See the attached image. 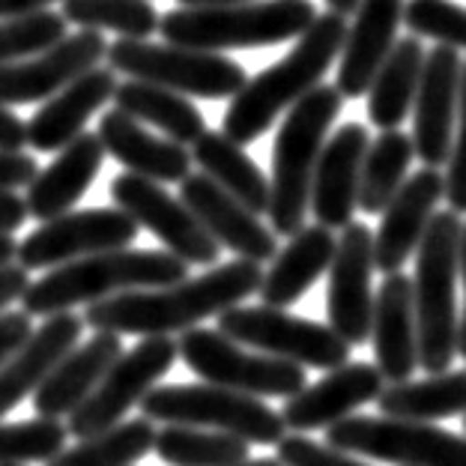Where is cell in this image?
Masks as SVG:
<instances>
[{"label": "cell", "mask_w": 466, "mask_h": 466, "mask_svg": "<svg viewBox=\"0 0 466 466\" xmlns=\"http://www.w3.org/2000/svg\"><path fill=\"white\" fill-rule=\"evenodd\" d=\"M263 279L260 263L230 260L216 263L213 269L183 279L167 288L129 290L87 305L84 326L114 335H171L195 329L198 323L218 317L221 311L242 305L258 293Z\"/></svg>", "instance_id": "1"}, {"label": "cell", "mask_w": 466, "mask_h": 466, "mask_svg": "<svg viewBox=\"0 0 466 466\" xmlns=\"http://www.w3.org/2000/svg\"><path fill=\"white\" fill-rule=\"evenodd\" d=\"M347 39V18L335 13H323L311 21V27L296 39L290 55L272 63L258 76H251L237 96L230 99L225 116H221V132L239 147L269 129L279 116L293 108L305 93L320 87L323 76L338 60Z\"/></svg>", "instance_id": "2"}, {"label": "cell", "mask_w": 466, "mask_h": 466, "mask_svg": "<svg viewBox=\"0 0 466 466\" xmlns=\"http://www.w3.org/2000/svg\"><path fill=\"white\" fill-rule=\"evenodd\" d=\"M183 279H188V263L174 258L171 251L114 248L63 263L30 281L21 305L27 317H51L57 311H72L76 305H93L129 290L167 288Z\"/></svg>", "instance_id": "3"}, {"label": "cell", "mask_w": 466, "mask_h": 466, "mask_svg": "<svg viewBox=\"0 0 466 466\" xmlns=\"http://www.w3.org/2000/svg\"><path fill=\"white\" fill-rule=\"evenodd\" d=\"M344 96L329 84H320L288 108L279 137L272 147L269 209L275 237H293L305 228L311 198V177L317 158L329 137L335 116L341 114Z\"/></svg>", "instance_id": "4"}, {"label": "cell", "mask_w": 466, "mask_h": 466, "mask_svg": "<svg viewBox=\"0 0 466 466\" xmlns=\"http://www.w3.org/2000/svg\"><path fill=\"white\" fill-rule=\"evenodd\" d=\"M317 18L311 0H248L213 9H171L158 15V34L167 46L225 55L233 48H269L299 39Z\"/></svg>", "instance_id": "5"}, {"label": "cell", "mask_w": 466, "mask_h": 466, "mask_svg": "<svg viewBox=\"0 0 466 466\" xmlns=\"http://www.w3.org/2000/svg\"><path fill=\"white\" fill-rule=\"evenodd\" d=\"M463 221L458 213H433L416 248L412 309L419 332V368L428 374H446L458 353V254Z\"/></svg>", "instance_id": "6"}, {"label": "cell", "mask_w": 466, "mask_h": 466, "mask_svg": "<svg viewBox=\"0 0 466 466\" xmlns=\"http://www.w3.org/2000/svg\"><path fill=\"white\" fill-rule=\"evenodd\" d=\"M141 416L153 425H186L230 433L248 446H275L288 428L281 412H275L260 398L230 391L213 383L192 386H153L141 398Z\"/></svg>", "instance_id": "7"}, {"label": "cell", "mask_w": 466, "mask_h": 466, "mask_svg": "<svg viewBox=\"0 0 466 466\" xmlns=\"http://www.w3.org/2000/svg\"><path fill=\"white\" fill-rule=\"evenodd\" d=\"M108 69L126 72L135 81L156 84L179 96L233 99L248 81V72L216 51H198L183 46H156L147 39H116L105 51Z\"/></svg>", "instance_id": "8"}, {"label": "cell", "mask_w": 466, "mask_h": 466, "mask_svg": "<svg viewBox=\"0 0 466 466\" xmlns=\"http://www.w3.org/2000/svg\"><path fill=\"white\" fill-rule=\"evenodd\" d=\"M218 332L230 341L299 368L335 370L350 362V347L329 323L288 314L269 305H233L218 314Z\"/></svg>", "instance_id": "9"}, {"label": "cell", "mask_w": 466, "mask_h": 466, "mask_svg": "<svg viewBox=\"0 0 466 466\" xmlns=\"http://www.w3.org/2000/svg\"><path fill=\"white\" fill-rule=\"evenodd\" d=\"M179 359L200 377V383H213L230 391H242L251 398H293L302 391L309 377L305 368L284 362L267 353H254L242 344L230 341L218 329H195L179 332Z\"/></svg>", "instance_id": "10"}, {"label": "cell", "mask_w": 466, "mask_h": 466, "mask_svg": "<svg viewBox=\"0 0 466 466\" xmlns=\"http://www.w3.org/2000/svg\"><path fill=\"white\" fill-rule=\"evenodd\" d=\"M326 442L368 461L395 466H466V440L431 421L347 416L326 428Z\"/></svg>", "instance_id": "11"}, {"label": "cell", "mask_w": 466, "mask_h": 466, "mask_svg": "<svg viewBox=\"0 0 466 466\" xmlns=\"http://www.w3.org/2000/svg\"><path fill=\"white\" fill-rule=\"evenodd\" d=\"M179 356L171 335H144L132 350H123L116 362L105 370L99 386L81 400L76 412H69L66 431L72 437H90L126 419V412L141 404Z\"/></svg>", "instance_id": "12"}, {"label": "cell", "mask_w": 466, "mask_h": 466, "mask_svg": "<svg viewBox=\"0 0 466 466\" xmlns=\"http://www.w3.org/2000/svg\"><path fill=\"white\" fill-rule=\"evenodd\" d=\"M135 221L116 207H90L48 218L18 242L15 260L27 272L51 269L63 263L90 258L99 251L129 248L137 239Z\"/></svg>", "instance_id": "13"}, {"label": "cell", "mask_w": 466, "mask_h": 466, "mask_svg": "<svg viewBox=\"0 0 466 466\" xmlns=\"http://www.w3.org/2000/svg\"><path fill=\"white\" fill-rule=\"evenodd\" d=\"M111 200L137 228L150 230L174 258L188 263V267L192 263H198V267H216L218 263V242L200 228L192 209L167 192L162 183H153V179L135 174H120L111 183Z\"/></svg>", "instance_id": "14"}, {"label": "cell", "mask_w": 466, "mask_h": 466, "mask_svg": "<svg viewBox=\"0 0 466 466\" xmlns=\"http://www.w3.org/2000/svg\"><path fill=\"white\" fill-rule=\"evenodd\" d=\"M108 42L96 30H78L36 55L0 63V105H34L51 99L87 69L99 66Z\"/></svg>", "instance_id": "15"}, {"label": "cell", "mask_w": 466, "mask_h": 466, "mask_svg": "<svg viewBox=\"0 0 466 466\" xmlns=\"http://www.w3.org/2000/svg\"><path fill=\"white\" fill-rule=\"evenodd\" d=\"M329 296H326V314L335 335H341L350 347L368 344L370 314H374V233L368 225L350 221L335 239V254L329 263Z\"/></svg>", "instance_id": "16"}, {"label": "cell", "mask_w": 466, "mask_h": 466, "mask_svg": "<svg viewBox=\"0 0 466 466\" xmlns=\"http://www.w3.org/2000/svg\"><path fill=\"white\" fill-rule=\"evenodd\" d=\"M461 57L449 46H437L425 55L416 99H412V153L425 167L446 165L458 116V90H461Z\"/></svg>", "instance_id": "17"}, {"label": "cell", "mask_w": 466, "mask_h": 466, "mask_svg": "<svg viewBox=\"0 0 466 466\" xmlns=\"http://www.w3.org/2000/svg\"><path fill=\"white\" fill-rule=\"evenodd\" d=\"M179 200L192 209L200 228L218 242V248H228L251 263L272 260L279 251V237L272 233V228L263 225L258 216L248 213L239 200H233L209 177L188 174L179 183Z\"/></svg>", "instance_id": "18"}, {"label": "cell", "mask_w": 466, "mask_h": 466, "mask_svg": "<svg viewBox=\"0 0 466 466\" xmlns=\"http://www.w3.org/2000/svg\"><path fill=\"white\" fill-rule=\"evenodd\" d=\"M368 129L362 123H344L332 137H326L320 158L311 177L309 209L317 225L329 230H344L356 216L359 177L368 153Z\"/></svg>", "instance_id": "19"}, {"label": "cell", "mask_w": 466, "mask_h": 466, "mask_svg": "<svg viewBox=\"0 0 466 466\" xmlns=\"http://www.w3.org/2000/svg\"><path fill=\"white\" fill-rule=\"evenodd\" d=\"M442 188L446 183H442L440 167H421L400 183L395 198L380 213L383 221L374 233V269L383 275L400 272L425 237L437 204L442 200Z\"/></svg>", "instance_id": "20"}, {"label": "cell", "mask_w": 466, "mask_h": 466, "mask_svg": "<svg viewBox=\"0 0 466 466\" xmlns=\"http://www.w3.org/2000/svg\"><path fill=\"white\" fill-rule=\"evenodd\" d=\"M383 383L386 380L377 370V365L347 362L329 370L320 383L305 386L293 398L284 400V428H293L296 433L332 428L341 419L353 416L359 407L377 400L380 391H383Z\"/></svg>", "instance_id": "21"}, {"label": "cell", "mask_w": 466, "mask_h": 466, "mask_svg": "<svg viewBox=\"0 0 466 466\" xmlns=\"http://www.w3.org/2000/svg\"><path fill=\"white\" fill-rule=\"evenodd\" d=\"M81 332L84 317L72 311H57L27 335V341L0 368V419L46 383V377L55 370V365L81 341Z\"/></svg>", "instance_id": "22"}, {"label": "cell", "mask_w": 466, "mask_h": 466, "mask_svg": "<svg viewBox=\"0 0 466 466\" xmlns=\"http://www.w3.org/2000/svg\"><path fill=\"white\" fill-rule=\"evenodd\" d=\"M116 90V72L93 66L84 76H78L63 90H57L42 108L25 123L27 144L36 153H57L69 141L84 132V126L105 102L114 99Z\"/></svg>", "instance_id": "23"}, {"label": "cell", "mask_w": 466, "mask_h": 466, "mask_svg": "<svg viewBox=\"0 0 466 466\" xmlns=\"http://www.w3.org/2000/svg\"><path fill=\"white\" fill-rule=\"evenodd\" d=\"M407 0H359L353 25H347L335 90L344 99L365 96L380 63L395 46L398 27L404 21Z\"/></svg>", "instance_id": "24"}, {"label": "cell", "mask_w": 466, "mask_h": 466, "mask_svg": "<svg viewBox=\"0 0 466 466\" xmlns=\"http://www.w3.org/2000/svg\"><path fill=\"white\" fill-rule=\"evenodd\" d=\"M370 341H374L377 370L391 383H407L419 368V332L412 309V281L391 272L380 284L370 314Z\"/></svg>", "instance_id": "25"}, {"label": "cell", "mask_w": 466, "mask_h": 466, "mask_svg": "<svg viewBox=\"0 0 466 466\" xmlns=\"http://www.w3.org/2000/svg\"><path fill=\"white\" fill-rule=\"evenodd\" d=\"M96 137L102 141L105 153L126 167V174L167 186L183 183L192 171V153L183 144L153 135L144 123H137L135 116L123 114L120 108L105 111Z\"/></svg>", "instance_id": "26"}, {"label": "cell", "mask_w": 466, "mask_h": 466, "mask_svg": "<svg viewBox=\"0 0 466 466\" xmlns=\"http://www.w3.org/2000/svg\"><path fill=\"white\" fill-rule=\"evenodd\" d=\"M105 165V147L93 132H81L76 141H69L57 150L55 162L46 165L27 186V216L36 221L57 218L69 213L78 200L90 192L93 179L99 177Z\"/></svg>", "instance_id": "27"}, {"label": "cell", "mask_w": 466, "mask_h": 466, "mask_svg": "<svg viewBox=\"0 0 466 466\" xmlns=\"http://www.w3.org/2000/svg\"><path fill=\"white\" fill-rule=\"evenodd\" d=\"M123 353L120 335L114 332H96L90 341H78L66 356L55 365V370L46 377L34 391V410L42 419H66L69 412L81 407V400L99 386L116 356Z\"/></svg>", "instance_id": "28"}, {"label": "cell", "mask_w": 466, "mask_h": 466, "mask_svg": "<svg viewBox=\"0 0 466 466\" xmlns=\"http://www.w3.org/2000/svg\"><path fill=\"white\" fill-rule=\"evenodd\" d=\"M335 237L329 228L314 225L296 230L281 251H275L269 272L260 279V299L269 309H288L314 288V281L329 269Z\"/></svg>", "instance_id": "29"}, {"label": "cell", "mask_w": 466, "mask_h": 466, "mask_svg": "<svg viewBox=\"0 0 466 466\" xmlns=\"http://www.w3.org/2000/svg\"><path fill=\"white\" fill-rule=\"evenodd\" d=\"M192 162L200 174L209 177L218 188L239 200L254 216H267L269 209V179L260 171L258 162L242 150L237 141H230L225 132H204L192 144Z\"/></svg>", "instance_id": "30"}, {"label": "cell", "mask_w": 466, "mask_h": 466, "mask_svg": "<svg viewBox=\"0 0 466 466\" xmlns=\"http://www.w3.org/2000/svg\"><path fill=\"white\" fill-rule=\"evenodd\" d=\"M421 66H425V48H421L419 36L395 39V46H391L386 60L380 63L368 87L370 126L386 132L398 129L407 120L412 111V99H416Z\"/></svg>", "instance_id": "31"}, {"label": "cell", "mask_w": 466, "mask_h": 466, "mask_svg": "<svg viewBox=\"0 0 466 466\" xmlns=\"http://www.w3.org/2000/svg\"><path fill=\"white\" fill-rule=\"evenodd\" d=\"M114 102L123 114L135 116L137 123H147L153 129L165 132L167 141L177 144H195L200 135L207 132V120L192 102L179 96L174 90L156 87V84L135 81L129 78L126 84H116Z\"/></svg>", "instance_id": "32"}, {"label": "cell", "mask_w": 466, "mask_h": 466, "mask_svg": "<svg viewBox=\"0 0 466 466\" xmlns=\"http://www.w3.org/2000/svg\"><path fill=\"white\" fill-rule=\"evenodd\" d=\"M377 407L391 419L433 421L449 416H466V368L433 374L428 380L391 383L380 391Z\"/></svg>", "instance_id": "33"}, {"label": "cell", "mask_w": 466, "mask_h": 466, "mask_svg": "<svg viewBox=\"0 0 466 466\" xmlns=\"http://www.w3.org/2000/svg\"><path fill=\"white\" fill-rule=\"evenodd\" d=\"M156 449V425L150 419H123L76 446H66L48 466H135Z\"/></svg>", "instance_id": "34"}, {"label": "cell", "mask_w": 466, "mask_h": 466, "mask_svg": "<svg viewBox=\"0 0 466 466\" xmlns=\"http://www.w3.org/2000/svg\"><path fill=\"white\" fill-rule=\"evenodd\" d=\"M412 156L416 153H412L410 135H404L400 129L380 132V137L368 144L362 177H359V200H356V207L362 213L368 216L383 213L386 204L400 188V183L407 179Z\"/></svg>", "instance_id": "35"}, {"label": "cell", "mask_w": 466, "mask_h": 466, "mask_svg": "<svg viewBox=\"0 0 466 466\" xmlns=\"http://www.w3.org/2000/svg\"><path fill=\"white\" fill-rule=\"evenodd\" d=\"M248 442L230 433L165 425L156 431V454L167 466H239L248 461Z\"/></svg>", "instance_id": "36"}, {"label": "cell", "mask_w": 466, "mask_h": 466, "mask_svg": "<svg viewBox=\"0 0 466 466\" xmlns=\"http://www.w3.org/2000/svg\"><path fill=\"white\" fill-rule=\"evenodd\" d=\"M63 21L81 30H114L120 39H147L158 30V13L150 0H60Z\"/></svg>", "instance_id": "37"}, {"label": "cell", "mask_w": 466, "mask_h": 466, "mask_svg": "<svg viewBox=\"0 0 466 466\" xmlns=\"http://www.w3.org/2000/svg\"><path fill=\"white\" fill-rule=\"evenodd\" d=\"M69 431L60 419L0 421V466L48 463L66 449Z\"/></svg>", "instance_id": "38"}, {"label": "cell", "mask_w": 466, "mask_h": 466, "mask_svg": "<svg viewBox=\"0 0 466 466\" xmlns=\"http://www.w3.org/2000/svg\"><path fill=\"white\" fill-rule=\"evenodd\" d=\"M400 25H407L412 36H428L440 46L466 51V9L451 0H407Z\"/></svg>", "instance_id": "39"}, {"label": "cell", "mask_w": 466, "mask_h": 466, "mask_svg": "<svg viewBox=\"0 0 466 466\" xmlns=\"http://www.w3.org/2000/svg\"><path fill=\"white\" fill-rule=\"evenodd\" d=\"M63 36H66V21L57 13H48V9L25 18L0 21V63L36 55V51L55 46Z\"/></svg>", "instance_id": "40"}, {"label": "cell", "mask_w": 466, "mask_h": 466, "mask_svg": "<svg viewBox=\"0 0 466 466\" xmlns=\"http://www.w3.org/2000/svg\"><path fill=\"white\" fill-rule=\"evenodd\" d=\"M458 132L451 135V150H449V171L442 177V198L449 200L451 213H466V63L461 66V90H458Z\"/></svg>", "instance_id": "41"}, {"label": "cell", "mask_w": 466, "mask_h": 466, "mask_svg": "<svg viewBox=\"0 0 466 466\" xmlns=\"http://www.w3.org/2000/svg\"><path fill=\"white\" fill-rule=\"evenodd\" d=\"M275 451H279L281 466H368L365 461L353 458L350 451H341L329 446V442H314L302 433H293V437H284L275 442Z\"/></svg>", "instance_id": "42"}, {"label": "cell", "mask_w": 466, "mask_h": 466, "mask_svg": "<svg viewBox=\"0 0 466 466\" xmlns=\"http://www.w3.org/2000/svg\"><path fill=\"white\" fill-rule=\"evenodd\" d=\"M39 174V162L21 150H0V192L27 188Z\"/></svg>", "instance_id": "43"}, {"label": "cell", "mask_w": 466, "mask_h": 466, "mask_svg": "<svg viewBox=\"0 0 466 466\" xmlns=\"http://www.w3.org/2000/svg\"><path fill=\"white\" fill-rule=\"evenodd\" d=\"M34 332V323L25 311H4L0 314V368L15 350L27 341V335Z\"/></svg>", "instance_id": "44"}, {"label": "cell", "mask_w": 466, "mask_h": 466, "mask_svg": "<svg viewBox=\"0 0 466 466\" xmlns=\"http://www.w3.org/2000/svg\"><path fill=\"white\" fill-rule=\"evenodd\" d=\"M27 284H30V275L25 267H18V263H9V267L0 269V314L25 296Z\"/></svg>", "instance_id": "45"}, {"label": "cell", "mask_w": 466, "mask_h": 466, "mask_svg": "<svg viewBox=\"0 0 466 466\" xmlns=\"http://www.w3.org/2000/svg\"><path fill=\"white\" fill-rule=\"evenodd\" d=\"M27 144L25 120L6 105H0V150H21Z\"/></svg>", "instance_id": "46"}, {"label": "cell", "mask_w": 466, "mask_h": 466, "mask_svg": "<svg viewBox=\"0 0 466 466\" xmlns=\"http://www.w3.org/2000/svg\"><path fill=\"white\" fill-rule=\"evenodd\" d=\"M27 221L25 198L15 192H0V233H15Z\"/></svg>", "instance_id": "47"}, {"label": "cell", "mask_w": 466, "mask_h": 466, "mask_svg": "<svg viewBox=\"0 0 466 466\" xmlns=\"http://www.w3.org/2000/svg\"><path fill=\"white\" fill-rule=\"evenodd\" d=\"M51 4H57V0H0V21L42 13V9L51 6Z\"/></svg>", "instance_id": "48"}, {"label": "cell", "mask_w": 466, "mask_h": 466, "mask_svg": "<svg viewBox=\"0 0 466 466\" xmlns=\"http://www.w3.org/2000/svg\"><path fill=\"white\" fill-rule=\"evenodd\" d=\"M458 275L463 279V317H458V353L466 359V228H463V233H461Z\"/></svg>", "instance_id": "49"}, {"label": "cell", "mask_w": 466, "mask_h": 466, "mask_svg": "<svg viewBox=\"0 0 466 466\" xmlns=\"http://www.w3.org/2000/svg\"><path fill=\"white\" fill-rule=\"evenodd\" d=\"M15 251H18V242L13 239V233H0V269L15 260Z\"/></svg>", "instance_id": "50"}, {"label": "cell", "mask_w": 466, "mask_h": 466, "mask_svg": "<svg viewBox=\"0 0 466 466\" xmlns=\"http://www.w3.org/2000/svg\"><path fill=\"white\" fill-rule=\"evenodd\" d=\"M179 6L188 9H213V6H233V4H248V0H177Z\"/></svg>", "instance_id": "51"}, {"label": "cell", "mask_w": 466, "mask_h": 466, "mask_svg": "<svg viewBox=\"0 0 466 466\" xmlns=\"http://www.w3.org/2000/svg\"><path fill=\"white\" fill-rule=\"evenodd\" d=\"M326 6H329V13L347 18V15H353V13H356L359 0H326Z\"/></svg>", "instance_id": "52"}, {"label": "cell", "mask_w": 466, "mask_h": 466, "mask_svg": "<svg viewBox=\"0 0 466 466\" xmlns=\"http://www.w3.org/2000/svg\"><path fill=\"white\" fill-rule=\"evenodd\" d=\"M239 466H281V463L279 461H269V458H254V461L248 458L246 463H239Z\"/></svg>", "instance_id": "53"}, {"label": "cell", "mask_w": 466, "mask_h": 466, "mask_svg": "<svg viewBox=\"0 0 466 466\" xmlns=\"http://www.w3.org/2000/svg\"><path fill=\"white\" fill-rule=\"evenodd\" d=\"M463 431H466V416H463Z\"/></svg>", "instance_id": "54"}]
</instances>
